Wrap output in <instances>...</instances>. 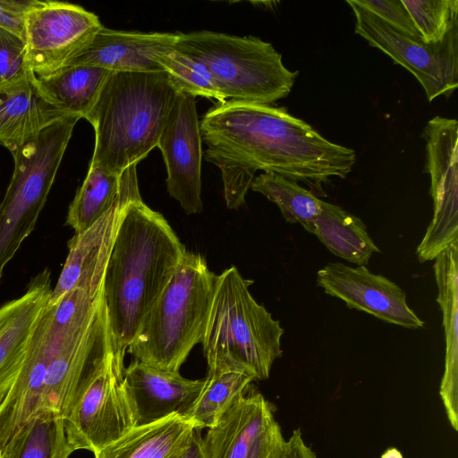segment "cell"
I'll return each instance as SVG.
<instances>
[{"label": "cell", "mask_w": 458, "mask_h": 458, "mask_svg": "<svg viewBox=\"0 0 458 458\" xmlns=\"http://www.w3.org/2000/svg\"><path fill=\"white\" fill-rule=\"evenodd\" d=\"M156 61L178 92L213 98L218 103L227 101L208 70L197 60L172 47L158 53Z\"/></svg>", "instance_id": "obj_28"}, {"label": "cell", "mask_w": 458, "mask_h": 458, "mask_svg": "<svg viewBox=\"0 0 458 458\" xmlns=\"http://www.w3.org/2000/svg\"><path fill=\"white\" fill-rule=\"evenodd\" d=\"M204 379H188L133 360L124 369L123 382L135 426L149 424L174 414L185 416L200 394Z\"/></svg>", "instance_id": "obj_15"}, {"label": "cell", "mask_w": 458, "mask_h": 458, "mask_svg": "<svg viewBox=\"0 0 458 458\" xmlns=\"http://www.w3.org/2000/svg\"><path fill=\"white\" fill-rule=\"evenodd\" d=\"M121 175L89 165L86 178L68 208L66 224L75 233L89 228L114 204L120 194Z\"/></svg>", "instance_id": "obj_25"}, {"label": "cell", "mask_w": 458, "mask_h": 458, "mask_svg": "<svg viewBox=\"0 0 458 458\" xmlns=\"http://www.w3.org/2000/svg\"><path fill=\"white\" fill-rule=\"evenodd\" d=\"M355 16V33L408 70L423 87L427 98L451 95L458 86V25L437 44L411 38L375 14L347 1Z\"/></svg>", "instance_id": "obj_9"}, {"label": "cell", "mask_w": 458, "mask_h": 458, "mask_svg": "<svg viewBox=\"0 0 458 458\" xmlns=\"http://www.w3.org/2000/svg\"><path fill=\"white\" fill-rule=\"evenodd\" d=\"M317 276V284L350 309L405 328L424 327V322L409 307L406 293L386 277L369 272L365 266L327 263Z\"/></svg>", "instance_id": "obj_14"}, {"label": "cell", "mask_w": 458, "mask_h": 458, "mask_svg": "<svg viewBox=\"0 0 458 458\" xmlns=\"http://www.w3.org/2000/svg\"><path fill=\"white\" fill-rule=\"evenodd\" d=\"M123 360L113 349L98 363L64 418V429L73 451L93 454L135 427L123 382Z\"/></svg>", "instance_id": "obj_8"}, {"label": "cell", "mask_w": 458, "mask_h": 458, "mask_svg": "<svg viewBox=\"0 0 458 458\" xmlns=\"http://www.w3.org/2000/svg\"><path fill=\"white\" fill-rule=\"evenodd\" d=\"M217 276L199 253H184L127 348L134 360L177 372L207 327Z\"/></svg>", "instance_id": "obj_5"}, {"label": "cell", "mask_w": 458, "mask_h": 458, "mask_svg": "<svg viewBox=\"0 0 458 458\" xmlns=\"http://www.w3.org/2000/svg\"><path fill=\"white\" fill-rule=\"evenodd\" d=\"M113 72L93 65H75L35 82L43 96L68 114L86 118Z\"/></svg>", "instance_id": "obj_23"}, {"label": "cell", "mask_w": 458, "mask_h": 458, "mask_svg": "<svg viewBox=\"0 0 458 458\" xmlns=\"http://www.w3.org/2000/svg\"><path fill=\"white\" fill-rule=\"evenodd\" d=\"M0 458H1V449H0Z\"/></svg>", "instance_id": "obj_38"}, {"label": "cell", "mask_w": 458, "mask_h": 458, "mask_svg": "<svg viewBox=\"0 0 458 458\" xmlns=\"http://www.w3.org/2000/svg\"><path fill=\"white\" fill-rule=\"evenodd\" d=\"M173 48L201 63L230 101L272 105L289 95L299 73L270 43L252 36L177 33Z\"/></svg>", "instance_id": "obj_6"}, {"label": "cell", "mask_w": 458, "mask_h": 458, "mask_svg": "<svg viewBox=\"0 0 458 458\" xmlns=\"http://www.w3.org/2000/svg\"><path fill=\"white\" fill-rule=\"evenodd\" d=\"M157 147L165 161L169 195L186 214L200 213L203 150L195 97L178 92Z\"/></svg>", "instance_id": "obj_13"}, {"label": "cell", "mask_w": 458, "mask_h": 458, "mask_svg": "<svg viewBox=\"0 0 458 458\" xmlns=\"http://www.w3.org/2000/svg\"><path fill=\"white\" fill-rule=\"evenodd\" d=\"M355 4L375 14L396 31L416 40L421 38L401 0H354Z\"/></svg>", "instance_id": "obj_31"}, {"label": "cell", "mask_w": 458, "mask_h": 458, "mask_svg": "<svg viewBox=\"0 0 458 458\" xmlns=\"http://www.w3.org/2000/svg\"><path fill=\"white\" fill-rule=\"evenodd\" d=\"M253 280L232 266L217 276L201 344L208 374L241 371L267 379L282 356L284 328L250 293Z\"/></svg>", "instance_id": "obj_4"}, {"label": "cell", "mask_w": 458, "mask_h": 458, "mask_svg": "<svg viewBox=\"0 0 458 458\" xmlns=\"http://www.w3.org/2000/svg\"><path fill=\"white\" fill-rule=\"evenodd\" d=\"M203 157L221 172L229 209L245 203L257 171L319 184L345 178L356 160L353 149L325 139L284 107L227 100L199 122Z\"/></svg>", "instance_id": "obj_1"}, {"label": "cell", "mask_w": 458, "mask_h": 458, "mask_svg": "<svg viewBox=\"0 0 458 458\" xmlns=\"http://www.w3.org/2000/svg\"><path fill=\"white\" fill-rule=\"evenodd\" d=\"M73 449L64 429V417L44 410L27 420L1 450V458H68Z\"/></svg>", "instance_id": "obj_24"}, {"label": "cell", "mask_w": 458, "mask_h": 458, "mask_svg": "<svg viewBox=\"0 0 458 458\" xmlns=\"http://www.w3.org/2000/svg\"><path fill=\"white\" fill-rule=\"evenodd\" d=\"M250 190L276 204L287 222L300 223L306 231L321 211L323 200L297 182L276 173L255 176Z\"/></svg>", "instance_id": "obj_27"}, {"label": "cell", "mask_w": 458, "mask_h": 458, "mask_svg": "<svg viewBox=\"0 0 458 458\" xmlns=\"http://www.w3.org/2000/svg\"><path fill=\"white\" fill-rule=\"evenodd\" d=\"M10 310V301L5 303L0 308V327L2 324L4 323L8 312Z\"/></svg>", "instance_id": "obj_37"}, {"label": "cell", "mask_w": 458, "mask_h": 458, "mask_svg": "<svg viewBox=\"0 0 458 458\" xmlns=\"http://www.w3.org/2000/svg\"><path fill=\"white\" fill-rule=\"evenodd\" d=\"M433 269L437 301L443 314L445 341V369L439 394L452 428L458 430V242L442 251Z\"/></svg>", "instance_id": "obj_19"}, {"label": "cell", "mask_w": 458, "mask_h": 458, "mask_svg": "<svg viewBox=\"0 0 458 458\" xmlns=\"http://www.w3.org/2000/svg\"><path fill=\"white\" fill-rule=\"evenodd\" d=\"M186 249L162 214L135 199L125 207L106 268L102 295L114 354L124 359L146 314Z\"/></svg>", "instance_id": "obj_2"}, {"label": "cell", "mask_w": 458, "mask_h": 458, "mask_svg": "<svg viewBox=\"0 0 458 458\" xmlns=\"http://www.w3.org/2000/svg\"><path fill=\"white\" fill-rule=\"evenodd\" d=\"M176 39L177 33L123 31L102 26L66 67L93 65L111 72H160L163 70L156 55L172 48Z\"/></svg>", "instance_id": "obj_16"}, {"label": "cell", "mask_w": 458, "mask_h": 458, "mask_svg": "<svg viewBox=\"0 0 458 458\" xmlns=\"http://www.w3.org/2000/svg\"><path fill=\"white\" fill-rule=\"evenodd\" d=\"M422 41L437 44L458 25L457 0H401Z\"/></svg>", "instance_id": "obj_29"}, {"label": "cell", "mask_w": 458, "mask_h": 458, "mask_svg": "<svg viewBox=\"0 0 458 458\" xmlns=\"http://www.w3.org/2000/svg\"><path fill=\"white\" fill-rule=\"evenodd\" d=\"M284 445L281 428L275 420L258 437L247 458H281Z\"/></svg>", "instance_id": "obj_33"}, {"label": "cell", "mask_w": 458, "mask_h": 458, "mask_svg": "<svg viewBox=\"0 0 458 458\" xmlns=\"http://www.w3.org/2000/svg\"><path fill=\"white\" fill-rule=\"evenodd\" d=\"M52 289L51 273L46 268L30 280L24 294L10 301L9 312L0 327V406L20 372Z\"/></svg>", "instance_id": "obj_18"}, {"label": "cell", "mask_w": 458, "mask_h": 458, "mask_svg": "<svg viewBox=\"0 0 458 458\" xmlns=\"http://www.w3.org/2000/svg\"><path fill=\"white\" fill-rule=\"evenodd\" d=\"M196 428L185 416L135 426L95 453V458H176L190 444Z\"/></svg>", "instance_id": "obj_21"}, {"label": "cell", "mask_w": 458, "mask_h": 458, "mask_svg": "<svg viewBox=\"0 0 458 458\" xmlns=\"http://www.w3.org/2000/svg\"><path fill=\"white\" fill-rule=\"evenodd\" d=\"M30 74L25 41L0 28V88L16 83Z\"/></svg>", "instance_id": "obj_30"}, {"label": "cell", "mask_w": 458, "mask_h": 458, "mask_svg": "<svg viewBox=\"0 0 458 458\" xmlns=\"http://www.w3.org/2000/svg\"><path fill=\"white\" fill-rule=\"evenodd\" d=\"M422 136L434 213L416 254L426 262L458 242V122L436 116L428 122Z\"/></svg>", "instance_id": "obj_11"}, {"label": "cell", "mask_w": 458, "mask_h": 458, "mask_svg": "<svg viewBox=\"0 0 458 458\" xmlns=\"http://www.w3.org/2000/svg\"><path fill=\"white\" fill-rule=\"evenodd\" d=\"M201 429L196 428L188 446L176 458H204Z\"/></svg>", "instance_id": "obj_35"}, {"label": "cell", "mask_w": 458, "mask_h": 458, "mask_svg": "<svg viewBox=\"0 0 458 458\" xmlns=\"http://www.w3.org/2000/svg\"><path fill=\"white\" fill-rule=\"evenodd\" d=\"M37 0H0V28L25 41V16Z\"/></svg>", "instance_id": "obj_32"}, {"label": "cell", "mask_w": 458, "mask_h": 458, "mask_svg": "<svg viewBox=\"0 0 458 458\" xmlns=\"http://www.w3.org/2000/svg\"><path fill=\"white\" fill-rule=\"evenodd\" d=\"M177 89L165 72H113L85 118L94 128L90 165L121 174L157 146Z\"/></svg>", "instance_id": "obj_3"}, {"label": "cell", "mask_w": 458, "mask_h": 458, "mask_svg": "<svg viewBox=\"0 0 458 458\" xmlns=\"http://www.w3.org/2000/svg\"><path fill=\"white\" fill-rule=\"evenodd\" d=\"M307 231L334 255L358 266L367 265L372 254L380 252L360 218L324 200L320 213Z\"/></svg>", "instance_id": "obj_22"}, {"label": "cell", "mask_w": 458, "mask_h": 458, "mask_svg": "<svg viewBox=\"0 0 458 458\" xmlns=\"http://www.w3.org/2000/svg\"><path fill=\"white\" fill-rule=\"evenodd\" d=\"M102 301L75 288L55 304L48 302L30 336L20 372L0 406V449L32 416L40 411L48 367L59 352L90 322Z\"/></svg>", "instance_id": "obj_7"}, {"label": "cell", "mask_w": 458, "mask_h": 458, "mask_svg": "<svg viewBox=\"0 0 458 458\" xmlns=\"http://www.w3.org/2000/svg\"><path fill=\"white\" fill-rule=\"evenodd\" d=\"M204 386L185 414L198 428H211L256 380L248 373L222 371L208 374Z\"/></svg>", "instance_id": "obj_26"}, {"label": "cell", "mask_w": 458, "mask_h": 458, "mask_svg": "<svg viewBox=\"0 0 458 458\" xmlns=\"http://www.w3.org/2000/svg\"><path fill=\"white\" fill-rule=\"evenodd\" d=\"M381 458H403V454L396 448H389L386 450Z\"/></svg>", "instance_id": "obj_36"}, {"label": "cell", "mask_w": 458, "mask_h": 458, "mask_svg": "<svg viewBox=\"0 0 458 458\" xmlns=\"http://www.w3.org/2000/svg\"><path fill=\"white\" fill-rule=\"evenodd\" d=\"M281 458H318V456L316 453L306 445L301 431L297 428L294 429L290 437L285 440Z\"/></svg>", "instance_id": "obj_34"}, {"label": "cell", "mask_w": 458, "mask_h": 458, "mask_svg": "<svg viewBox=\"0 0 458 458\" xmlns=\"http://www.w3.org/2000/svg\"><path fill=\"white\" fill-rule=\"evenodd\" d=\"M66 115L43 96L30 73L0 88V144L11 151Z\"/></svg>", "instance_id": "obj_20"}, {"label": "cell", "mask_w": 458, "mask_h": 458, "mask_svg": "<svg viewBox=\"0 0 458 458\" xmlns=\"http://www.w3.org/2000/svg\"><path fill=\"white\" fill-rule=\"evenodd\" d=\"M249 387L202 437L204 458H247L258 437L276 420L274 405Z\"/></svg>", "instance_id": "obj_17"}, {"label": "cell", "mask_w": 458, "mask_h": 458, "mask_svg": "<svg viewBox=\"0 0 458 458\" xmlns=\"http://www.w3.org/2000/svg\"><path fill=\"white\" fill-rule=\"evenodd\" d=\"M136 166L137 164H133L122 173L120 194L111 208L69 241L68 256L52 289L49 304H55L74 288L86 290L94 296L102 293L106 268L123 212L129 202L141 198Z\"/></svg>", "instance_id": "obj_12"}, {"label": "cell", "mask_w": 458, "mask_h": 458, "mask_svg": "<svg viewBox=\"0 0 458 458\" xmlns=\"http://www.w3.org/2000/svg\"><path fill=\"white\" fill-rule=\"evenodd\" d=\"M98 17L81 5L36 1L25 16L26 64L36 78L67 66L102 28Z\"/></svg>", "instance_id": "obj_10"}]
</instances>
